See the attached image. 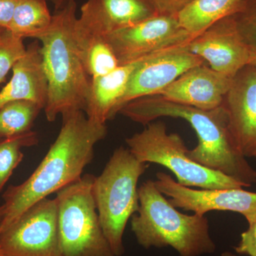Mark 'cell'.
<instances>
[{
  "instance_id": "52a82bcc",
  "label": "cell",
  "mask_w": 256,
  "mask_h": 256,
  "mask_svg": "<svg viewBox=\"0 0 256 256\" xmlns=\"http://www.w3.org/2000/svg\"><path fill=\"white\" fill-rule=\"evenodd\" d=\"M86 174L56 193L62 256H116L101 227L92 186Z\"/></svg>"
},
{
  "instance_id": "ba28073f",
  "label": "cell",
  "mask_w": 256,
  "mask_h": 256,
  "mask_svg": "<svg viewBox=\"0 0 256 256\" xmlns=\"http://www.w3.org/2000/svg\"><path fill=\"white\" fill-rule=\"evenodd\" d=\"M0 256H62L56 198H44L0 230Z\"/></svg>"
},
{
  "instance_id": "1f68e13d",
  "label": "cell",
  "mask_w": 256,
  "mask_h": 256,
  "mask_svg": "<svg viewBox=\"0 0 256 256\" xmlns=\"http://www.w3.org/2000/svg\"><path fill=\"white\" fill-rule=\"evenodd\" d=\"M254 158H256V152L255 153V154H254Z\"/></svg>"
},
{
  "instance_id": "2e32d148",
  "label": "cell",
  "mask_w": 256,
  "mask_h": 256,
  "mask_svg": "<svg viewBox=\"0 0 256 256\" xmlns=\"http://www.w3.org/2000/svg\"><path fill=\"white\" fill-rule=\"evenodd\" d=\"M48 89L40 46L36 42L13 66L11 80L0 92V108L12 101L25 100L44 109Z\"/></svg>"
},
{
  "instance_id": "d6986e66",
  "label": "cell",
  "mask_w": 256,
  "mask_h": 256,
  "mask_svg": "<svg viewBox=\"0 0 256 256\" xmlns=\"http://www.w3.org/2000/svg\"><path fill=\"white\" fill-rule=\"evenodd\" d=\"M53 15L46 0H18L8 31L37 40L50 28Z\"/></svg>"
},
{
  "instance_id": "ffe728a7",
  "label": "cell",
  "mask_w": 256,
  "mask_h": 256,
  "mask_svg": "<svg viewBox=\"0 0 256 256\" xmlns=\"http://www.w3.org/2000/svg\"><path fill=\"white\" fill-rule=\"evenodd\" d=\"M74 36L80 58L89 76H102L119 66L117 57L104 38Z\"/></svg>"
},
{
  "instance_id": "484cf974",
  "label": "cell",
  "mask_w": 256,
  "mask_h": 256,
  "mask_svg": "<svg viewBox=\"0 0 256 256\" xmlns=\"http://www.w3.org/2000/svg\"><path fill=\"white\" fill-rule=\"evenodd\" d=\"M156 13L160 15H174L188 6L193 0H149Z\"/></svg>"
},
{
  "instance_id": "cb8c5ba5",
  "label": "cell",
  "mask_w": 256,
  "mask_h": 256,
  "mask_svg": "<svg viewBox=\"0 0 256 256\" xmlns=\"http://www.w3.org/2000/svg\"><path fill=\"white\" fill-rule=\"evenodd\" d=\"M230 16L242 40L256 50V0H242Z\"/></svg>"
},
{
  "instance_id": "7c38bea8",
  "label": "cell",
  "mask_w": 256,
  "mask_h": 256,
  "mask_svg": "<svg viewBox=\"0 0 256 256\" xmlns=\"http://www.w3.org/2000/svg\"><path fill=\"white\" fill-rule=\"evenodd\" d=\"M184 46L216 72L232 78L250 64L252 50L242 40L230 15L193 37Z\"/></svg>"
},
{
  "instance_id": "277c9868",
  "label": "cell",
  "mask_w": 256,
  "mask_h": 256,
  "mask_svg": "<svg viewBox=\"0 0 256 256\" xmlns=\"http://www.w3.org/2000/svg\"><path fill=\"white\" fill-rule=\"evenodd\" d=\"M140 207L131 217V229L136 240L146 249L172 247L180 256L213 254L216 245L210 238L205 216L181 213L146 180L138 188Z\"/></svg>"
},
{
  "instance_id": "ac0fdd59",
  "label": "cell",
  "mask_w": 256,
  "mask_h": 256,
  "mask_svg": "<svg viewBox=\"0 0 256 256\" xmlns=\"http://www.w3.org/2000/svg\"><path fill=\"white\" fill-rule=\"evenodd\" d=\"M242 0H193L178 14L180 25L197 36L235 11Z\"/></svg>"
},
{
  "instance_id": "d6a6232c",
  "label": "cell",
  "mask_w": 256,
  "mask_h": 256,
  "mask_svg": "<svg viewBox=\"0 0 256 256\" xmlns=\"http://www.w3.org/2000/svg\"><path fill=\"white\" fill-rule=\"evenodd\" d=\"M2 30H1V28H0V32L2 31Z\"/></svg>"
},
{
  "instance_id": "f1b7e54d",
  "label": "cell",
  "mask_w": 256,
  "mask_h": 256,
  "mask_svg": "<svg viewBox=\"0 0 256 256\" xmlns=\"http://www.w3.org/2000/svg\"><path fill=\"white\" fill-rule=\"evenodd\" d=\"M250 65L254 66L256 70V50H252V55H250Z\"/></svg>"
},
{
  "instance_id": "3957f363",
  "label": "cell",
  "mask_w": 256,
  "mask_h": 256,
  "mask_svg": "<svg viewBox=\"0 0 256 256\" xmlns=\"http://www.w3.org/2000/svg\"><path fill=\"white\" fill-rule=\"evenodd\" d=\"M76 0L53 15L50 28L37 40L48 80V100L44 108L48 122L84 111L90 92V76L87 74L74 36L76 21Z\"/></svg>"
},
{
  "instance_id": "e0dca14e",
  "label": "cell",
  "mask_w": 256,
  "mask_h": 256,
  "mask_svg": "<svg viewBox=\"0 0 256 256\" xmlns=\"http://www.w3.org/2000/svg\"><path fill=\"white\" fill-rule=\"evenodd\" d=\"M144 58L120 65L110 73L92 78L84 112L88 118L98 124H106L116 117L118 104L126 92L130 78Z\"/></svg>"
},
{
  "instance_id": "6da1fadb",
  "label": "cell",
  "mask_w": 256,
  "mask_h": 256,
  "mask_svg": "<svg viewBox=\"0 0 256 256\" xmlns=\"http://www.w3.org/2000/svg\"><path fill=\"white\" fill-rule=\"evenodd\" d=\"M108 133L106 124L87 118L84 111L63 117L54 142L38 168L23 183L11 185L3 194L6 212L0 230L36 202L75 182L82 178L94 156V148Z\"/></svg>"
},
{
  "instance_id": "d4e9b609",
  "label": "cell",
  "mask_w": 256,
  "mask_h": 256,
  "mask_svg": "<svg viewBox=\"0 0 256 256\" xmlns=\"http://www.w3.org/2000/svg\"><path fill=\"white\" fill-rule=\"evenodd\" d=\"M248 228L242 234L236 252L249 256H256V220L248 224Z\"/></svg>"
},
{
  "instance_id": "f546056e",
  "label": "cell",
  "mask_w": 256,
  "mask_h": 256,
  "mask_svg": "<svg viewBox=\"0 0 256 256\" xmlns=\"http://www.w3.org/2000/svg\"><path fill=\"white\" fill-rule=\"evenodd\" d=\"M5 212H6V208H5L4 204H3L2 206H0V224H2L3 220H4Z\"/></svg>"
},
{
  "instance_id": "4fadbf2b",
  "label": "cell",
  "mask_w": 256,
  "mask_h": 256,
  "mask_svg": "<svg viewBox=\"0 0 256 256\" xmlns=\"http://www.w3.org/2000/svg\"><path fill=\"white\" fill-rule=\"evenodd\" d=\"M156 14L149 0H86L74 32L80 36L104 38Z\"/></svg>"
},
{
  "instance_id": "7402d4cb",
  "label": "cell",
  "mask_w": 256,
  "mask_h": 256,
  "mask_svg": "<svg viewBox=\"0 0 256 256\" xmlns=\"http://www.w3.org/2000/svg\"><path fill=\"white\" fill-rule=\"evenodd\" d=\"M38 143V136L34 131L0 141V192L14 170L22 161L24 154L21 150L36 146Z\"/></svg>"
},
{
  "instance_id": "9c48e42d",
  "label": "cell",
  "mask_w": 256,
  "mask_h": 256,
  "mask_svg": "<svg viewBox=\"0 0 256 256\" xmlns=\"http://www.w3.org/2000/svg\"><path fill=\"white\" fill-rule=\"evenodd\" d=\"M192 38L180 25L178 16L160 14L104 37L120 65L184 44Z\"/></svg>"
},
{
  "instance_id": "603a6c76",
  "label": "cell",
  "mask_w": 256,
  "mask_h": 256,
  "mask_svg": "<svg viewBox=\"0 0 256 256\" xmlns=\"http://www.w3.org/2000/svg\"><path fill=\"white\" fill-rule=\"evenodd\" d=\"M26 52L22 38L6 30L0 32V84Z\"/></svg>"
},
{
  "instance_id": "30bf717a",
  "label": "cell",
  "mask_w": 256,
  "mask_h": 256,
  "mask_svg": "<svg viewBox=\"0 0 256 256\" xmlns=\"http://www.w3.org/2000/svg\"><path fill=\"white\" fill-rule=\"evenodd\" d=\"M156 188L176 208L205 216L213 210L236 212L245 217L248 223L256 220V193L242 188L194 190L182 186L170 175L158 172Z\"/></svg>"
},
{
  "instance_id": "9a60e30c",
  "label": "cell",
  "mask_w": 256,
  "mask_h": 256,
  "mask_svg": "<svg viewBox=\"0 0 256 256\" xmlns=\"http://www.w3.org/2000/svg\"><path fill=\"white\" fill-rule=\"evenodd\" d=\"M232 80L204 64L190 68L158 95L176 104L213 110L223 104Z\"/></svg>"
},
{
  "instance_id": "5b68a950",
  "label": "cell",
  "mask_w": 256,
  "mask_h": 256,
  "mask_svg": "<svg viewBox=\"0 0 256 256\" xmlns=\"http://www.w3.org/2000/svg\"><path fill=\"white\" fill-rule=\"evenodd\" d=\"M148 168L129 149L120 146L94 180L92 192L101 227L116 256L124 254V229L139 210L138 180Z\"/></svg>"
},
{
  "instance_id": "4316f807",
  "label": "cell",
  "mask_w": 256,
  "mask_h": 256,
  "mask_svg": "<svg viewBox=\"0 0 256 256\" xmlns=\"http://www.w3.org/2000/svg\"><path fill=\"white\" fill-rule=\"evenodd\" d=\"M18 0H0V28L8 30L12 20Z\"/></svg>"
},
{
  "instance_id": "8fae6325",
  "label": "cell",
  "mask_w": 256,
  "mask_h": 256,
  "mask_svg": "<svg viewBox=\"0 0 256 256\" xmlns=\"http://www.w3.org/2000/svg\"><path fill=\"white\" fill-rule=\"evenodd\" d=\"M184 44L148 56L141 62L133 72L118 104L117 114L130 101L158 95L190 68L205 64L200 57L188 52Z\"/></svg>"
},
{
  "instance_id": "7a4b0ae2",
  "label": "cell",
  "mask_w": 256,
  "mask_h": 256,
  "mask_svg": "<svg viewBox=\"0 0 256 256\" xmlns=\"http://www.w3.org/2000/svg\"><path fill=\"white\" fill-rule=\"evenodd\" d=\"M119 114L144 126L162 117L184 120L198 138L196 148L188 152L190 159L244 184L246 188L256 184V170L236 146L223 106L213 110H201L154 95L130 101Z\"/></svg>"
},
{
  "instance_id": "83f0119b",
  "label": "cell",
  "mask_w": 256,
  "mask_h": 256,
  "mask_svg": "<svg viewBox=\"0 0 256 256\" xmlns=\"http://www.w3.org/2000/svg\"><path fill=\"white\" fill-rule=\"evenodd\" d=\"M46 1L47 2L52 3L54 6L56 11L57 12L63 9L64 6L68 4L69 0H46Z\"/></svg>"
},
{
  "instance_id": "44dd1931",
  "label": "cell",
  "mask_w": 256,
  "mask_h": 256,
  "mask_svg": "<svg viewBox=\"0 0 256 256\" xmlns=\"http://www.w3.org/2000/svg\"><path fill=\"white\" fill-rule=\"evenodd\" d=\"M42 110L41 106L30 101L16 100L0 108V139L20 136L32 131Z\"/></svg>"
},
{
  "instance_id": "8992f818",
  "label": "cell",
  "mask_w": 256,
  "mask_h": 256,
  "mask_svg": "<svg viewBox=\"0 0 256 256\" xmlns=\"http://www.w3.org/2000/svg\"><path fill=\"white\" fill-rule=\"evenodd\" d=\"M126 142L140 161L168 168L182 186L202 190L246 188L244 184L190 159L182 138L178 133H168L162 121L146 124L142 132L126 138Z\"/></svg>"
},
{
  "instance_id": "4dcf8cb0",
  "label": "cell",
  "mask_w": 256,
  "mask_h": 256,
  "mask_svg": "<svg viewBox=\"0 0 256 256\" xmlns=\"http://www.w3.org/2000/svg\"><path fill=\"white\" fill-rule=\"evenodd\" d=\"M222 256H236L235 254H232L230 252H224L222 254Z\"/></svg>"
},
{
  "instance_id": "5bb4252c",
  "label": "cell",
  "mask_w": 256,
  "mask_h": 256,
  "mask_svg": "<svg viewBox=\"0 0 256 256\" xmlns=\"http://www.w3.org/2000/svg\"><path fill=\"white\" fill-rule=\"evenodd\" d=\"M234 143L242 156L256 152V70L247 65L236 74L222 104Z\"/></svg>"
}]
</instances>
